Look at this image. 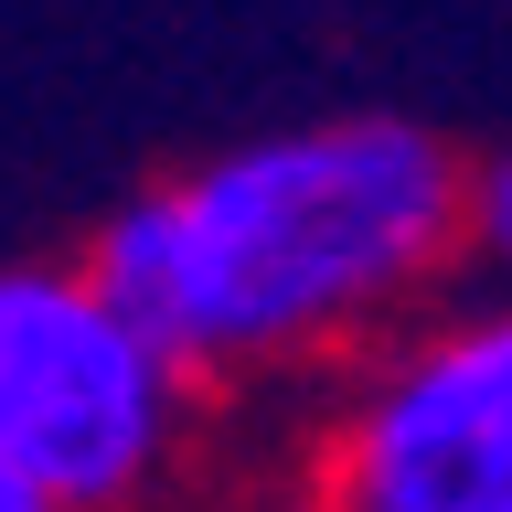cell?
Segmentation results:
<instances>
[{"mask_svg": "<svg viewBox=\"0 0 512 512\" xmlns=\"http://www.w3.org/2000/svg\"><path fill=\"white\" fill-rule=\"evenodd\" d=\"M203 427V374L96 256L0 267V470L64 512H150Z\"/></svg>", "mask_w": 512, "mask_h": 512, "instance_id": "cell-2", "label": "cell"}, {"mask_svg": "<svg viewBox=\"0 0 512 512\" xmlns=\"http://www.w3.org/2000/svg\"><path fill=\"white\" fill-rule=\"evenodd\" d=\"M310 512H512V288L427 299L342 363Z\"/></svg>", "mask_w": 512, "mask_h": 512, "instance_id": "cell-3", "label": "cell"}, {"mask_svg": "<svg viewBox=\"0 0 512 512\" xmlns=\"http://www.w3.org/2000/svg\"><path fill=\"white\" fill-rule=\"evenodd\" d=\"M0 512H64V502H43L32 480H11V470H0Z\"/></svg>", "mask_w": 512, "mask_h": 512, "instance_id": "cell-5", "label": "cell"}, {"mask_svg": "<svg viewBox=\"0 0 512 512\" xmlns=\"http://www.w3.org/2000/svg\"><path fill=\"white\" fill-rule=\"evenodd\" d=\"M86 256L203 384L320 374L470 267V160L384 107L256 128L128 192Z\"/></svg>", "mask_w": 512, "mask_h": 512, "instance_id": "cell-1", "label": "cell"}, {"mask_svg": "<svg viewBox=\"0 0 512 512\" xmlns=\"http://www.w3.org/2000/svg\"><path fill=\"white\" fill-rule=\"evenodd\" d=\"M470 267L491 288H512V150L470 160Z\"/></svg>", "mask_w": 512, "mask_h": 512, "instance_id": "cell-4", "label": "cell"}]
</instances>
